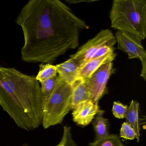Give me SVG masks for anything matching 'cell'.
<instances>
[{
    "label": "cell",
    "instance_id": "cell-1",
    "mask_svg": "<svg viewBox=\"0 0 146 146\" xmlns=\"http://www.w3.org/2000/svg\"><path fill=\"white\" fill-rule=\"evenodd\" d=\"M22 28L24 44L22 60L52 64L57 58L79 44L81 31L88 29L85 21L59 0H31L16 20Z\"/></svg>",
    "mask_w": 146,
    "mask_h": 146
},
{
    "label": "cell",
    "instance_id": "cell-2",
    "mask_svg": "<svg viewBox=\"0 0 146 146\" xmlns=\"http://www.w3.org/2000/svg\"><path fill=\"white\" fill-rule=\"evenodd\" d=\"M0 106L20 129L30 131L42 124V96L35 76L0 66Z\"/></svg>",
    "mask_w": 146,
    "mask_h": 146
},
{
    "label": "cell",
    "instance_id": "cell-3",
    "mask_svg": "<svg viewBox=\"0 0 146 146\" xmlns=\"http://www.w3.org/2000/svg\"><path fill=\"white\" fill-rule=\"evenodd\" d=\"M111 27L141 41L146 36V1L114 0L109 15Z\"/></svg>",
    "mask_w": 146,
    "mask_h": 146
},
{
    "label": "cell",
    "instance_id": "cell-4",
    "mask_svg": "<svg viewBox=\"0 0 146 146\" xmlns=\"http://www.w3.org/2000/svg\"><path fill=\"white\" fill-rule=\"evenodd\" d=\"M73 84L66 83L57 76L53 92L43 108L42 124L44 129L61 123L66 114L72 110Z\"/></svg>",
    "mask_w": 146,
    "mask_h": 146
},
{
    "label": "cell",
    "instance_id": "cell-5",
    "mask_svg": "<svg viewBox=\"0 0 146 146\" xmlns=\"http://www.w3.org/2000/svg\"><path fill=\"white\" fill-rule=\"evenodd\" d=\"M116 43L115 36L110 30H102L94 38L79 47L77 52L71 55L70 58L76 60L81 66L91 60L102 47L107 46L114 47Z\"/></svg>",
    "mask_w": 146,
    "mask_h": 146
},
{
    "label": "cell",
    "instance_id": "cell-6",
    "mask_svg": "<svg viewBox=\"0 0 146 146\" xmlns=\"http://www.w3.org/2000/svg\"><path fill=\"white\" fill-rule=\"evenodd\" d=\"M118 48L127 54L129 59L136 58L141 63L142 69L140 76L146 80V52L141 41L129 34L123 31H117L115 34Z\"/></svg>",
    "mask_w": 146,
    "mask_h": 146
},
{
    "label": "cell",
    "instance_id": "cell-7",
    "mask_svg": "<svg viewBox=\"0 0 146 146\" xmlns=\"http://www.w3.org/2000/svg\"><path fill=\"white\" fill-rule=\"evenodd\" d=\"M113 72L112 62L102 66L91 76L85 80L89 94V100L98 104L106 92L108 79Z\"/></svg>",
    "mask_w": 146,
    "mask_h": 146
},
{
    "label": "cell",
    "instance_id": "cell-8",
    "mask_svg": "<svg viewBox=\"0 0 146 146\" xmlns=\"http://www.w3.org/2000/svg\"><path fill=\"white\" fill-rule=\"evenodd\" d=\"M100 110L98 104L94 103L90 100L82 102L73 109V121L78 125L87 126L93 121Z\"/></svg>",
    "mask_w": 146,
    "mask_h": 146
},
{
    "label": "cell",
    "instance_id": "cell-9",
    "mask_svg": "<svg viewBox=\"0 0 146 146\" xmlns=\"http://www.w3.org/2000/svg\"><path fill=\"white\" fill-rule=\"evenodd\" d=\"M115 57L116 54L113 52L88 61L79 68L77 76V81L87 80L102 66L108 62H112Z\"/></svg>",
    "mask_w": 146,
    "mask_h": 146
},
{
    "label": "cell",
    "instance_id": "cell-10",
    "mask_svg": "<svg viewBox=\"0 0 146 146\" xmlns=\"http://www.w3.org/2000/svg\"><path fill=\"white\" fill-rule=\"evenodd\" d=\"M80 66L79 63L71 58L64 63L56 65L58 76L64 82L70 84H73L76 82Z\"/></svg>",
    "mask_w": 146,
    "mask_h": 146
},
{
    "label": "cell",
    "instance_id": "cell-11",
    "mask_svg": "<svg viewBox=\"0 0 146 146\" xmlns=\"http://www.w3.org/2000/svg\"><path fill=\"white\" fill-rule=\"evenodd\" d=\"M139 104L138 102L132 100L127 108L125 117L126 122L134 129L136 134V139L139 141L140 137V121L139 118Z\"/></svg>",
    "mask_w": 146,
    "mask_h": 146
},
{
    "label": "cell",
    "instance_id": "cell-12",
    "mask_svg": "<svg viewBox=\"0 0 146 146\" xmlns=\"http://www.w3.org/2000/svg\"><path fill=\"white\" fill-rule=\"evenodd\" d=\"M88 100H89V94L85 81L78 80L73 84L72 95V110L79 103Z\"/></svg>",
    "mask_w": 146,
    "mask_h": 146
},
{
    "label": "cell",
    "instance_id": "cell-13",
    "mask_svg": "<svg viewBox=\"0 0 146 146\" xmlns=\"http://www.w3.org/2000/svg\"><path fill=\"white\" fill-rule=\"evenodd\" d=\"M104 113V111L100 110L96 114L93 123V126L96 135L95 140H100L109 135L108 120L103 117Z\"/></svg>",
    "mask_w": 146,
    "mask_h": 146
},
{
    "label": "cell",
    "instance_id": "cell-14",
    "mask_svg": "<svg viewBox=\"0 0 146 146\" xmlns=\"http://www.w3.org/2000/svg\"><path fill=\"white\" fill-rule=\"evenodd\" d=\"M57 73L56 66L49 64H41L40 65V70L36 78L40 83L56 76Z\"/></svg>",
    "mask_w": 146,
    "mask_h": 146
},
{
    "label": "cell",
    "instance_id": "cell-15",
    "mask_svg": "<svg viewBox=\"0 0 146 146\" xmlns=\"http://www.w3.org/2000/svg\"><path fill=\"white\" fill-rule=\"evenodd\" d=\"M57 76H58L40 82L41 84L40 89L42 96L43 108L53 92L56 84Z\"/></svg>",
    "mask_w": 146,
    "mask_h": 146
},
{
    "label": "cell",
    "instance_id": "cell-16",
    "mask_svg": "<svg viewBox=\"0 0 146 146\" xmlns=\"http://www.w3.org/2000/svg\"><path fill=\"white\" fill-rule=\"evenodd\" d=\"M89 146H124L117 134L108 135L106 137L95 140L89 143Z\"/></svg>",
    "mask_w": 146,
    "mask_h": 146
},
{
    "label": "cell",
    "instance_id": "cell-17",
    "mask_svg": "<svg viewBox=\"0 0 146 146\" xmlns=\"http://www.w3.org/2000/svg\"><path fill=\"white\" fill-rule=\"evenodd\" d=\"M21 146H30L27 144H24ZM55 146H77L76 142L72 138L71 129L70 126L64 127L63 136L59 143Z\"/></svg>",
    "mask_w": 146,
    "mask_h": 146
},
{
    "label": "cell",
    "instance_id": "cell-18",
    "mask_svg": "<svg viewBox=\"0 0 146 146\" xmlns=\"http://www.w3.org/2000/svg\"><path fill=\"white\" fill-rule=\"evenodd\" d=\"M120 136L124 139L130 140H134L137 136L134 129L126 122H124L121 125Z\"/></svg>",
    "mask_w": 146,
    "mask_h": 146
},
{
    "label": "cell",
    "instance_id": "cell-19",
    "mask_svg": "<svg viewBox=\"0 0 146 146\" xmlns=\"http://www.w3.org/2000/svg\"><path fill=\"white\" fill-rule=\"evenodd\" d=\"M128 106L120 103L119 102H114L112 108L113 116L117 119L125 118Z\"/></svg>",
    "mask_w": 146,
    "mask_h": 146
},
{
    "label": "cell",
    "instance_id": "cell-20",
    "mask_svg": "<svg viewBox=\"0 0 146 146\" xmlns=\"http://www.w3.org/2000/svg\"><path fill=\"white\" fill-rule=\"evenodd\" d=\"M113 50H114V47H111L107 46H104L97 51V52L94 55L92 59L100 58L108 54L113 52Z\"/></svg>",
    "mask_w": 146,
    "mask_h": 146
},
{
    "label": "cell",
    "instance_id": "cell-21",
    "mask_svg": "<svg viewBox=\"0 0 146 146\" xmlns=\"http://www.w3.org/2000/svg\"><path fill=\"white\" fill-rule=\"evenodd\" d=\"M98 1L96 0H66V1L69 4H76L82 2H86V3H91L92 2H96Z\"/></svg>",
    "mask_w": 146,
    "mask_h": 146
}]
</instances>
